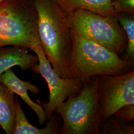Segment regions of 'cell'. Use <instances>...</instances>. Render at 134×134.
Here are the masks:
<instances>
[{
    "label": "cell",
    "instance_id": "cell-3",
    "mask_svg": "<svg viewBox=\"0 0 134 134\" xmlns=\"http://www.w3.org/2000/svg\"><path fill=\"white\" fill-rule=\"evenodd\" d=\"M99 76L85 81L75 96L69 97L59 106L56 112L60 115L63 125L61 134H100L102 123L98 102Z\"/></svg>",
    "mask_w": 134,
    "mask_h": 134
},
{
    "label": "cell",
    "instance_id": "cell-13",
    "mask_svg": "<svg viewBox=\"0 0 134 134\" xmlns=\"http://www.w3.org/2000/svg\"><path fill=\"white\" fill-rule=\"evenodd\" d=\"M134 14L125 13H117V19L124 29L128 40L125 57L132 64L134 59Z\"/></svg>",
    "mask_w": 134,
    "mask_h": 134
},
{
    "label": "cell",
    "instance_id": "cell-12",
    "mask_svg": "<svg viewBox=\"0 0 134 134\" xmlns=\"http://www.w3.org/2000/svg\"><path fill=\"white\" fill-rule=\"evenodd\" d=\"M15 114L14 93L0 81V125L7 134L13 133Z\"/></svg>",
    "mask_w": 134,
    "mask_h": 134
},
{
    "label": "cell",
    "instance_id": "cell-8",
    "mask_svg": "<svg viewBox=\"0 0 134 134\" xmlns=\"http://www.w3.org/2000/svg\"><path fill=\"white\" fill-rule=\"evenodd\" d=\"M0 81L5 84L14 93L20 96L27 105L34 111L37 115L40 125L44 124L46 120L44 110L41 105L34 102L28 94V91L33 94L40 92L37 87L29 81H24L17 77L11 68L6 70L0 76Z\"/></svg>",
    "mask_w": 134,
    "mask_h": 134
},
{
    "label": "cell",
    "instance_id": "cell-2",
    "mask_svg": "<svg viewBox=\"0 0 134 134\" xmlns=\"http://www.w3.org/2000/svg\"><path fill=\"white\" fill-rule=\"evenodd\" d=\"M72 47L69 77L87 81L102 75L117 76L131 71L132 64L104 46L71 29Z\"/></svg>",
    "mask_w": 134,
    "mask_h": 134
},
{
    "label": "cell",
    "instance_id": "cell-9",
    "mask_svg": "<svg viewBox=\"0 0 134 134\" xmlns=\"http://www.w3.org/2000/svg\"><path fill=\"white\" fill-rule=\"evenodd\" d=\"M29 49L16 46L0 49V76L14 66L23 71L31 70L35 72L38 65L37 56L29 53Z\"/></svg>",
    "mask_w": 134,
    "mask_h": 134
},
{
    "label": "cell",
    "instance_id": "cell-16",
    "mask_svg": "<svg viewBox=\"0 0 134 134\" xmlns=\"http://www.w3.org/2000/svg\"><path fill=\"white\" fill-rule=\"evenodd\" d=\"M116 118L124 122L134 120V104L126 106L118 110L113 115Z\"/></svg>",
    "mask_w": 134,
    "mask_h": 134
},
{
    "label": "cell",
    "instance_id": "cell-18",
    "mask_svg": "<svg viewBox=\"0 0 134 134\" xmlns=\"http://www.w3.org/2000/svg\"><path fill=\"white\" fill-rule=\"evenodd\" d=\"M0 134H2V133H1V132H0Z\"/></svg>",
    "mask_w": 134,
    "mask_h": 134
},
{
    "label": "cell",
    "instance_id": "cell-10",
    "mask_svg": "<svg viewBox=\"0 0 134 134\" xmlns=\"http://www.w3.org/2000/svg\"><path fill=\"white\" fill-rule=\"evenodd\" d=\"M47 126L43 129H39L31 124L27 120L19 99L15 97V114L14 134H56L58 132L59 119L53 114L48 120Z\"/></svg>",
    "mask_w": 134,
    "mask_h": 134
},
{
    "label": "cell",
    "instance_id": "cell-14",
    "mask_svg": "<svg viewBox=\"0 0 134 134\" xmlns=\"http://www.w3.org/2000/svg\"><path fill=\"white\" fill-rule=\"evenodd\" d=\"M105 126L101 125L100 134H134V125H128L125 122L110 117L106 121Z\"/></svg>",
    "mask_w": 134,
    "mask_h": 134
},
{
    "label": "cell",
    "instance_id": "cell-5",
    "mask_svg": "<svg viewBox=\"0 0 134 134\" xmlns=\"http://www.w3.org/2000/svg\"><path fill=\"white\" fill-rule=\"evenodd\" d=\"M64 12L72 30L119 56L126 52L128 40L116 17L88 10Z\"/></svg>",
    "mask_w": 134,
    "mask_h": 134
},
{
    "label": "cell",
    "instance_id": "cell-15",
    "mask_svg": "<svg viewBox=\"0 0 134 134\" xmlns=\"http://www.w3.org/2000/svg\"><path fill=\"white\" fill-rule=\"evenodd\" d=\"M111 4L117 13L134 14V0H111Z\"/></svg>",
    "mask_w": 134,
    "mask_h": 134
},
{
    "label": "cell",
    "instance_id": "cell-4",
    "mask_svg": "<svg viewBox=\"0 0 134 134\" xmlns=\"http://www.w3.org/2000/svg\"><path fill=\"white\" fill-rule=\"evenodd\" d=\"M39 45L37 14L29 0L0 3V49L16 46L31 50Z\"/></svg>",
    "mask_w": 134,
    "mask_h": 134
},
{
    "label": "cell",
    "instance_id": "cell-17",
    "mask_svg": "<svg viewBox=\"0 0 134 134\" xmlns=\"http://www.w3.org/2000/svg\"><path fill=\"white\" fill-rule=\"evenodd\" d=\"M5 0H0V3H1L2 2H3V1H4Z\"/></svg>",
    "mask_w": 134,
    "mask_h": 134
},
{
    "label": "cell",
    "instance_id": "cell-1",
    "mask_svg": "<svg viewBox=\"0 0 134 134\" xmlns=\"http://www.w3.org/2000/svg\"><path fill=\"white\" fill-rule=\"evenodd\" d=\"M36 12L41 45L52 68L69 77L72 41L64 11L54 0H29Z\"/></svg>",
    "mask_w": 134,
    "mask_h": 134
},
{
    "label": "cell",
    "instance_id": "cell-6",
    "mask_svg": "<svg viewBox=\"0 0 134 134\" xmlns=\"http://www.w3.org/2000/svg\"><path fill=\"white\" fill-rule=\"evenodd\" d=\"M98 102L102 123L121 108L134 104V71L99 76Z\"/></svg>",
    "mask_w": 134,
    "mask_h": 134
},
{
    "label": "cell",
    "instance_id": "cell-7",
    "mask_svg": "<svg viewBox=\"0 0 134 134\" xmlns=\"http://www.w3.org/2000/svg\"><path fill=\"white\" fill-rule=\"evenodd\" d=\"M31 50L35 53L38 58V65L34 73L40 74L46 80L49 88L50 96L48 102L38 101L44 110L46 120H49L59 106L69 97L77 95L84 82L70 77H60L54 70L41 45L35 46Z\"/></svg>",
    "mask_w": 134,
    "mask_h": 134
},
{
    "label": "cell",
    "instance_id": "cell-11",
    "mask_svg": "<svg viewBox=\"0 0 134 134\" xmlns=\"http://www.w3.org/2000/svg\"><path fill=\"white\" fill-rule=\"evenodd\" d=\"M65 12L77 10H88L117 17L111 0H54Z\"/></svg>",
    "mask_w": 134,
    "mask_h": 134
}]
</instances>
